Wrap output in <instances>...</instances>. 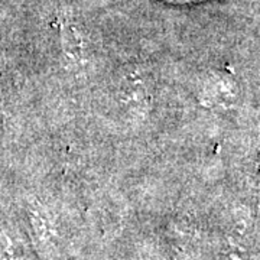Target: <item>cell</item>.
Returning <instances> with one entry per match:
<instances>
[{
	"label": "cell",
	"mask_w": 260,
	"mask_h": 260,
	"mask_svg": "<svg viewBox=\"0 0 260 260\" xmlns=\"http://www.w3.org/2000/svg\"><path fill=\"white\" fill-rule=\"evenodd\" d=\"M62 47L65 54L73 61H78L83 55V41L80 32L74 26H65L62 30Z\"/></svg>",
	"instance_id": "6da1fadb"
},
{
	"label": "cell",
	"mask_w": 260,
	"mask_h": 260,
	"mask_svg": "<svg viewBox=\"0 0 260 260\" xmlns=\"http://www.w3.org/2000/svg\"><path fill=\"white\" fill-rule=\"evenodd\" d=\"M0 260H13L10 242L2 232H0Z\"/></svg>",
	"instance_id": "7a4b0ae2"
},
{
	"label": "cell",
	"mask_w": 260,
	"mask_h": 260,
	"mask_svg": "<svg viewBox=\"0 0 260 260\" xmlns=\"http://www.w3.org/2000/svg\"><path fill=\"white\" fill-rule=\"evenodd\" d=\"M164 2H169V3H200V2H205V0H164Z\"/></svg>",
	"instance_id": "3957f363"
}]
</instances>
